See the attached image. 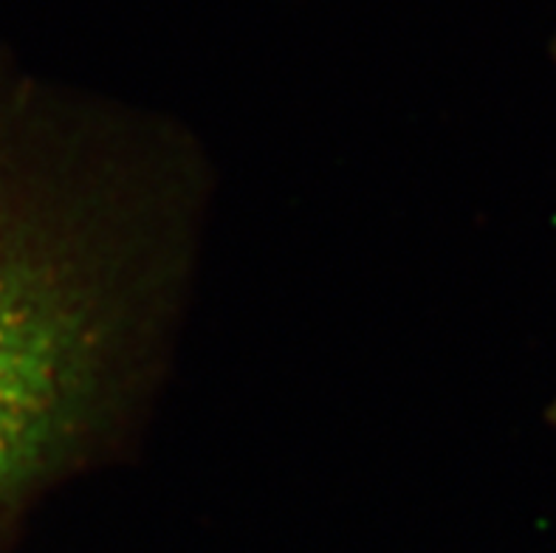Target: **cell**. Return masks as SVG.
I'll list each match as a JSON object with an SVG mask.
<instances>
[{
	"instance_id": "6da1fadb",
	"label": "cell",
	"mask_w": 556,
	"mask_h": 553,
	"mask_svg": "<svg viewBox=\"0 0 556 553\" xmlns=\"http://www.w3.org/2000/svg\"><path fill=\"white\" fill-rule=\"evenodd\" d=\"M116 148L0 77V537L105 438L162 302L173 215Z\"/></svg>"
}]
</instances>
